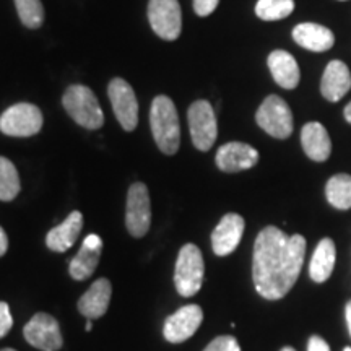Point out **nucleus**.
<instances>
[{
  "mask_svg": "<svg viewBox=\"0 0 351 351\" xmlns=\"http://www.w3.org/2000/svg\"><path fill=\"white\" fill-rule=\"evenodd\" d=\"M293 39L298 46L311 52H326L335 43L330 29L317 23H301L293 29Z\"/></svg>",
  "mask_w": 351,
  "mask_h": 351,
  "instance_id": "obj_21",
  "label": "nucleus"
},
{
  "mask_svg": "<svg viewBox=\"0 0 351 351\" xmlns=\"http://www.w3.org/2000/svg\"><path fill=\"white\" fill-rule=\"evenodd\" d=\"M302 150L313 161H327L332 153V142L326 127L319 122H309L301 130Z\"/></svg>",
  "mask_w": 351,
  "mask_h": 351,
  "instance_id": "obj_18",
  "label": "nucleus"
},
{
  "mask_svg": "<svg viewBox=\"0 0 351 351\" xmlns=\"http://www.w3.org/2000/svg\"><path fill=\"white\" fill-rule=\"evenodd\" d=\"M261 129L274 138H288L293 134V112L285 101L276 95H270L261 104L256 114Z\"/></svg>",
  "mask_w": 351,
  "mask_h": 351,
  "instance_id": "obj_6",
  "label": "nucleus"
},
{
  "mask_svg": "<svg viewBox=\"0 0 351 351\" xmlns=\"http://www.w3.org/2000/svg\"><path fill=\"white\" fill-rule=\"evenodd\" d=\"M187 121L194 147L200 152H208L218 137L217 116L212 104L205 99L192 103L187 111Z\"/></svg>",
  "mask_w": 351,
  "mask_h": 351,
  "instance_id": "obj_5",
  "label": "nucleus"
},
{
  "mask_svg": "<svg viewBox=\"0 0 351 351\" xmlns=\"http://www.w3.org/2000/svg\"><path fill=\"white\" fill-rule=\"evenodd\" d=\"M328 204L339 210L351 208V176L337 174L328 179L326 186Z\"/></svg>",
  "mask_w": 351,
  "mask_h": 351,
  "instance_id": "obj_23",
  "label": "nucleus"
},
{
  "mask_svg": "<svg viewBox=\"0 0 351 351\" xmlns=\"http://www.w3.org/2000/svg\"><path fill=\"white\" fill-rule=\"evenodd\" d=\"M244 218L238 213H228L219 219V223L212 232L213 252L219 257L230 256L236 251L244 232Z\"/></svg>",
  "mask_w": 351,
  "mask_h": 351,
  "instance_id": "obj_13",
  "label": "nucleus"
},
{
  "mask_svg": "<svg viewBox=\"0 0 351 351\" xmlns=\"http://www.w3.org/2000/svg\"><path fill=\"white\" fill-rule=\"evenodd\" d=\"M85 328H86V332H91V328H93V324H91V320H88Z\"/></svg>",
  "mask_w": 351,
  "mask_h": 351,
  "instance_id": "obj_34",
  "label": "nucleus"
},
{
  "mask_svg": "<svg viewBox=\"0 0 351 351\" xmlns=\"http://www.w3.org/2000/svg\"><path fill=\"white\" fill-rule=\"evenodd\" d=\"M306 256V239L288 236L275 226L258 232L254 244L252 278L257 293L270 301L282 300L295 287Z\"/></svg>",
  "mask_w": 351,
  "mask_h": 351,
  "instance_id": "obj_1",
  "label": "nucleus"
},
{
  "mask_svg": "<svg viewBox=\"0 0 351 351\" xmlns=\"http://www.w3.org/2000/svg\"><path fill=\"white\" fill-rule=\"evenodd\" d=\"M108 96L122 129L134 130L138 122V103L132 86L124 78H112L108 86Z\"/></svg>",
  "mask_w": 351,
  "mask_h": 351,
  "instance_id": "obj_10",
  "label": "nucleus"
},
{
  "mask_svg": "<svg viewBox=\"0 0 351 351\" xmlns=\"http://www.w3.org/2000/svg\"><path fill=\"white\" fill-rule=\"evenodd\" d=\"M83 226V215L72 212L59 226L52 228L46 236V244L51 251L65 252L75 244Z\"/></svg>",
  "mask_w": 351,
  "mask_h": 351,
  "instance_id": "obj_20",
  "label": "nucleus"
},
{
  "mask_svg": "<svg viewBox=\"0 0 351 351\" xmlns=\"http://www.w3.org/2000/svg\"><path fill=\"white\" fill-rule=\"evenodd\" d=\"M204 311L197 304H187L166 319L163 335L169 343H182L191 339L202 326Z\"/></svg>",
  "mask_w": 351,
  "mask_h": 351,
  "instance_id": "obj_12",
  "label": "nucleus"
},
{
  "mask_svg": "<svg viewBox=\"0 0 351 351\" xmlns=\"http://www.w3.org/2000/svg\"><path fill=\"white\" fill-rule=\"evenodd\" d=\"M282 351H296V350L291 348V346H285V348H282Z\"/></svg>",
  "mask_w": 351,
  "mask_h": 351,
  "instance_id": "obj_35",
  "label": "nucleus"
},
{
  "mask_svg": "<svg viewBox=\"0 0 351 351\" xmlns=\"http://www.w3.org/2000/svg\"><path fill=\"white\" fill-rule=\"evenodd\" d=\"M16 12L21 23L32 29H38L44 21V7L41 0H15Z\"/></svg>",
  "mask_w": 351,
  "mask_h": 351,
  "instance_id": "obj_26",
  "label": "nucleus"
},
{
  "mask_svg": "<svg viewBox=\"0 0 351 351\" xmlns=\"http://www.w3.org/2000/svg\"><path fill=\"white\" fill-rule=\"evenodd\" d=\"M101 251H103V241H101L99 236L88 234L83 241L80 252L70 261V276L73 280H78V282L90 278L96 267H98Z\"/></svg>",
  "mask_w": 351,
  "mask_h": 351,
  "instance_id": "obj_15",
  "label": "nucleus"
},
{
  "mask_svg": "<svg viewBox=\"0 0 351 351\" xmlns=\"http://www.w3.org/2000/svg\"><path fill=\"white\" fill-rule=\"evenodd\" d=\"M12 326L13 319L10 314V307H8L7 302L0 301V339H3L12 330Z\"/></svg>",
  "mask_w": 351,
  "mask_h": 351,
  "instance_id": "obj_28",
  "label": "nucleus"
},
{
  "mask_svg": "<svg viewBox=\"0 0 351 351\" xmlns=\"http://www.w3.org/2000/svg\"><path fill=\"white\" fill-rule=\"evenodd\" d=\"M7 249H8V238L5 231H3L2 226H0V257L7 252Z\"/></svg>",
  "mask_w": 351,
  "mask_h": 351,
  "instance_id": "obj_31",
  "label": "nucleus"
},
{
  "mask_svg": "<svg viewBox=\"0 0 351 351\" xmlns=\"http://www.w3.org/2000/svg\"><path fill=\"white\" fill-rule=\"evenodd\" d=\"M148 21L161 39L174 41L182 32V12L178 0H150Z\"/></svg>",
  "mask_w": 351,
  "mask_h": 351,
  "instance_id": "obj_8",
  "label": "nucleus"
},
{
  "mask_svg": "<svg viewBox=\"0 0 351 351\" xmlns=\"http://www.w3.org/2000/svg\"><path fill=\"white\" fill-rule=\"evenodd\" d=\"M26 341L41 351H57L62 348L59 322L46 313H38L23 328Z\"/></svg>",
  "mask_w": 351,
  "mask_h": 351,
  "instance_id": "obj_11",
  "label": "nucleus"
},
{
  "mask_svg": "<svg viewBox=\"0 0 351 351\" xmlns=\"http://www.w3.org/2000/svg\"><path fill=\"white\" fill-rule=\"evenodd\" d=\"M204 351H241V346L234 337L223 335L217 337L213 341H210Z\"/></svg>",
  "mask_w": 351,
  "mask_h": 351,
  "instance_id": "obj_27",
  "label": "nucleus"
},
{
  "mask_svg": "<svg viewBox=\"0 0 351 351\" xmlns=\"http://www.w3.org/2000/svg\"><path fill=\"white\" fill-rule=\"evenodd\" d=\"M343 351H351V348H350V346H346V348H345Z\"/></svg>",
  "mask_w": 351,
  "mask_h": 351,
  "instance_id": "obj_37",
  "label": "nucleus"
},
{
  "mask_svg": "<svg viewBox=\"0 0 351 351\" xmlns=\"http://www.w3.org/2000/svg\"><path fill=\"white\" fill-rule=\"evenodd\" d=\"M205 263L200 249L195 244H186L176 261L174 283L178 293L184 298H191L199 293L204 283Z\"/></svg>",
  "mask_w": 351,
  "mask_h": 351,
  "instance_id": "obj_4",
  "label": "nucleus"
},
{
  "mask_svg": "<svg viewBox=\"0 0 351 351\" xmlns=\"http://www.w3.org/2000/svg\"><path fill=\"white\" fill-rule=\"evenodd\" d=\"M269 69L274 80L285 90H295L300 85L301 72L296 59L287 51H274L269 56Z\"/></svg>",
  "mask_w": 351,
  "mask_h": 351,
  "instance_id": "obj_19",
  "label": "nucleus"
},
{
  "mask_svg": "<svg viewBox=\"0 0 351 351\" xmlns=\"http://www.w3.org/2000/svg\"><path fill=\"white\" fill-rule=\"evenodd\" d=\"M150 125L153 137L165 155H174L181 145V125L178 109L168 96H156L150 109Z\"/></svg>",
  "mask_w": 351,
  "mask_h": 351,
  "instance_id": "obj_2",
  "label": "nucleus"
},
{
  "mask_svg": "<svg viewBox=\"0 0 351 351\" xmlns=\"http://www.w3.org/2000/svg\"><path fill=\"white\" fill-rule=\"evenodd\" d=\"M217 166L225 173H239L251 169L258 163V152L243 142H230L217 152Z\"/></svg>",
  "mask_w": 351,
  "mask_h": 351,
  "instance_id": "obj_14",
  "label": "nucleus"
},
{
  "mask_svg": "<svg viewBox=\"0 0 351 351\" xmlns=\"http://www.w3.org/2000/svg\"><path fill=\"white\" fill-rule=\"evenodd\" d=\"M62 104L65 111L69 112V116L72 117L78 125L85 127L88 130H96L103 127V109H101L95 93L88 86H69L62 98Z\"/></svg>",
  "mask_w": 351,
  "mask_h": 351,
  "instance_id": "obj_3",
  "label": "nucleus"
},
{
  "mask_svg": "<svg viewBox=\"0 0 351 351\" xmlns=\"http://www.w3.org/2000/svg\"><path fill=\"white\" fill-rule=\"evenodd\" d=\"M152 205L150 194L143 182L132 184L127 195L125 225L134 238H143L150 230Z\"/></svg>",
  "mask_w": 351,
  "mask_h": 351,
  "instance_id": "obj_9",
  "label": "nucleus"
},
{
  "mask_svg": "<svg viewBox=\"0 0 351 351\" xmlns=\"http://www.w3.org/2000/svg\"><path fill=\"white\" fill-rule=\"evenodd\" d=\"M0 351H16V350H13V348H3V350H0Z\"/></svg>",
  "mask_w": 351,
  "mask_h": 351,
  "instance_id": "obj_36",
  "label": "nucleus"
},
{
  "mask_svg": "<svg viewBox=\"0 0 351 351\" xmlns=\"http://www.w3.org/2000/svg\"><path fill=\"white\" fill-rule=\"evenodd\" d=\"M219 0H194V10L199 16H208L217 10Z\"/></svg>",
  "mask_w": 351,
  "mask_h": 351,
  "instance_id": "obj_29",
  "label": "nucleus"
},
{
  "mask_svg": "<svg viewBox=\"0 0 351 351\" xmlns=\"http://www.w3.org/2000/svg\"><path fill=\"white\" fill-rule=\"evenodd\" d=\"M307 351H330V348H328L326 340L320 339V337H317V335H314L309 339V343H307Z\"/></svg>",
  "mask_w": 351,
  "mask_h": 351,
  "instance_id": "obj_30",
  "label": "nucleus"
},
{
  "mask_svg": "<svg viewBox=\"0 0 351 351\" xmlns=\"http://www.w3.org/2000/svg\"><path fill=\"white\" fill-rule=\"evenodd\" d=\"M345 119H346V122H350L351 124V101L346 104V108H345Z\"/></svg>",
  "mask_w": 351,
  "mask_h": 351,
  "instance_id": "obj_33",
  "label": "nucleus"
},
{
  "mask_svg": "<svg viewBox=\"0 0 351 351\" xmlns=\"http://www.w3.org/2000/svg\"><path fill=\"white\" fill-rule=\"evenodd\" d=\"M112 285L108 278H99L91 285L90 289L78 301V311L86 319H99L106 314L109 302H111Z\"/></svg>",
  "mask_w": 351,
  "mask_h": 351,
  "instance_id": "obj_17",
  "label": "nucleus"
},
{
  "mask_svg": "<svg viewBox=\"0 0 351 351\" xmlns=\"http://www.w3.org/2000/svg\"><path fill=\"white\" fill-rule=\"evenodd\" d=\"M346 322H348V330H350V335H351V300L346 302Z\"/></svg>",
  "mask_w": 351,
  "mask_h": 351,
  "instance_id": "obj_32",
  "label": "nucleus"
},
{
  "mask_svg": "<svg viewBox=\"0 0 351 351\" xmlns=\"http://www.w3.org/2000/svg\"><path fill=\"white\" fill-rule=\"evenodd\" d=\"M295 10V0H258L256 15L263 21H276L289 16Z\"/></svg>",
  "mask_w": 351,
  "mask_h": 351,
  "instance_id": "obj_25",
  "label": "nucleus"
},
{
  "mask_svg": "<svg viewBox=\"0 0 351 351\" xmlns=\"http://www.w3.org/2000/svg\"><path fill=\"white\" fill-rule=\"evenodd\" d=\"M351 90V73L341 60L328 62L320 82V93L330 103H337Z\"/></svg>",
  "mask_w": 351,
  "mask_h": 351,
  "instance_id": "obj_16",
  "label": "nucleus"
},
{
  "mask_svg": "<svg viewBox=\"0 0 351 351\" xmlns=\"http://www.w3.org/2000/svg\"><path fill=\"white\" fill-rule=\"evenodd\" d=\"M20 187V178L15 165L7 158L0 156V200H13L19 195Z\"/></svg>",
  "mask_w": 351,
  "mask_h": 351,
  "instance_id": "obj_24",
  "label": "nucleus"
},
{
  "mask_svg": "<svg viewBox=\"0 0 351 351\" xmlns=\"http://www.w3.org/2000/svg\"><path fill=\"white\" fill-rule=\"evenodd\" d=\"M337 261V251L335 244L330 238L322 239L315 247L313 254V258H311L309 265V275L315 283H324L330 278L333 267H335Z\"/></svg>",
  "mask_w": 351,
  "mask_h": 351,
  "instance_id": "obj_22",
  "label": "nucleus"
},
{
  "mask_svg": "<svg viewBox=\"0 0 351 351\" xmlns=\"http://www.w3.org/2000/svg\"><path fill=\"white\" fill-rule=\"evenodd\" d=\"M43 127L41 109L29 103H19L0 116V130L8 137H32Z\"/></svg>",
  "mask_w": 351,
  "mask_h": 351,
  "instance_id": "obj_7",
  "label": "nucleus"
}]
</instances>
